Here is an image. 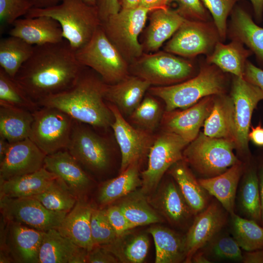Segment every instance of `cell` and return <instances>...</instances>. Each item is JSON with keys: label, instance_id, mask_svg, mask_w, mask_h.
I'll list each match as a JSON object with an SVG mask.
<instances>
[{"label": "cell", "instance_id": "obj_1", "mask_svg": "<svg viewBox=\"0 0 263 263\" xmlns=\"http://www.w3.org/2000/svg\"><path fill=\"white\" fill-rule=\"evenodd\" d=\"M85 68L65 39L35 45L14 79L34 102L63 92L75 82Z\"/></svg>", "mask_w": 263, "mask_h": 263}, {"label": "cell", "instance_id": "obj_2", "mask_svg": "<svg viewBox=\"0 0 263 263\" xmlns=\"http://www.w3.org/2000/svg\"><path fill=\"white\" fill-rule=\"evenodd\" d=\"M85 70V67L70 88L44 98L38 104L56 108L74 120L106 129L114 120L112 112L104 101L107 84Z\"/></svg>", "mask_w": 263, "mask_h": 263}, {"label": "cell", "instance_id": "obj_3", "mask_svg": "<svg viewBox=\"0 0 263 263\" xmlns=\"http://www.w3.org/2000/svg\"><path fill=\"white\" fill-rule=\"evenodd\" d=\"M50 17L60 24L64 39L75 51L87 44L101 25L95 6L83 0H62L46 8H31L24 17Z\"/></svg>", "mask_w": 263, "mask_h": 263}, {"label": "cell", "instance_id": "obj_4", "mask_svg": "<svg viewBox=\"0 0 263 263\" xmlns=\"http://www.w3.org/2000/svg\"><path fill=\"white\" fill-rule=\"evenodd\" d=\"M222 71L208 64L192 78L177 84L150 87L149 91L164 101L165 111L184 109L206 96L225 94V78Z\"/></svg>", "mask_w": 263, "mask_h": 263}, {"label": "cell", "instance_id": "obj_5", "mask_svg": "<svg viewBox=\"0 0 263 263\" xmlns=\"http://www.w3.org/2000/svg\"><path fill=\"white\" fill-rule=\"evenodd\" d=\"M234 141L210 137L199 132L183 150V160L202 178H210L224 172L241 161L234 154Z\"/></svg>", "mask_w": 263, "mask_h": 263}, {"label": "cell", "instance_id": "obj_6", "mask_svg": "<svg viewBox=\"0 0 263 263\" xmlns=\"http://www.w3.org/2000/svg\"><path fill=\"white\" fill-rule=\"evenodd\" d=\"M75 52L80 63L94 71L106 84L116 83L128 75L127 60L108 38L101 25L89 42Z\"/></svg>", "mask_w": 263, "mask_h": 263}, {"label": "cell", "instance_id": "obj_7", "mask_svg": "<svg viewBox=\"0 0 263 263\" xmlns=\"http://www.w3.org/2000/svg\"><path fill=\"white\" fill-rule=\"evenodd\" d=\"M150 12L139 5L121 8L101 22L106 36L127 60L137 59L143 55V47L138 37Z\"/></svg>", "mask_w": 263, "mask_h": 263}, {"label": "cell", "instance_id": "obj_8", "mask_svg": "<svg viewBox=\"0 0 263 263\" xmlns=\"http://www.w3.org/2000/svg\"><path fill=\"white\" fill-rule=\"evenodd\" d=\"M29 138L47 155L66 150L74 119L56 108L40 107L33 112Z\"/></svg>", "mask_w": 263, "mask_h": 263}, {"label": "cell", "instance_id": "obj_9", "mask_svg": "<svg viewBox=\"0 0 263 263\" xmlns=\"http://www.w3.org/2000/svg\"><path fill=\"white\" fill-rule=\"evenodd\" d=\"M188 144L180 136L164 131L154 137L148 154L147 168L141 173V190L145 194L154 190L165 173L183 159V150Z\"/></svg>", "mask_w": 263, "mask_h": 263}, {"label": "cell", "instance_id": "obj_10", "mask_svg": "<svg viewBox=\"0 0 263 263\" xmlns=\"http://www.w3.org/2000/svg\"><path fill=\"white\" fill-rule=\"evenodd\" d=\"M135 75L156 86L173 85L192 75L191 63L167 52L142 55L133 63Z\"/></svg>", "mask_w": 263, "mask_h": 263}, {"label": "cell", "instance_id": "obj_11", "mask_svg": "<svg viewBox=\"0 0 263 263\" xmlns=\"http://www.w3.org/2000/svg\"><path fill=\"white\" fill-rule=\"evenodd\" d=\"M230 96L234 104L236 149L245 163L252 158L248 145L251 117L259 102L263 100V94L244 77L234 76Z\"/></svg>", "mask_w": 263, "mask_h": 263}, {"label": "cell", "instance_id": "obj_12", "mask_svg": "<svg viewBox=\"0 0 263 263\" xmlns=\"http://www.w3.org/2000/svg\"><path fill=\"white\" fill-rule=\"evenodd\" d=\"M0 210L9 223H17L42 231L57 229L68 212L46 208L32 197H0Z\"/></svg>", "mask_w": 263, "mask_h": 263}, {"label": "cell", "instance_id": "obj_13", "mask_svg": "<svg viewBox=\"0 0 263 263\" xmlns=\"http://www.w3.org/2000/svg\"><path fill=\"white\" fill-rule=\"evenodd\" d=\"M220 38L215 25L207 21L186 19L167 43L166 52L191 57L208 53Z\"/></svg>", "mask_w": 263, "mask_h": 263}, {"label": "cell", "instance_id": "obj_14", "mask_svg": "<svg viewBox=\"0 0 263 263\" xmlns=\"http://www.w3.org/2000/svg\"><path fill=\"white\" fill-rule=\"evenodd\" d=\"M66 150L92 171H104L110 165L111 150L106 140L75 120Z\"/></svg>", "mask_w": 263, "mask_h": 263}, {"label": "cell", "instance_id": "obj_15", "mask_svg": "<svg viewBox=\"0 0 263 263\" xmlns=\"http://www.w3.org/2000/svg\"><path fill=\"white\" fill-rule=\"evenodd\" d=\"M114 120L112 128L121 153L119 172L121 173L132 164L139 162L149 150L154 138L151 132L139 128H134L124 118L113 104L108 105Z\"/></svg>", "mask_w": 263, "mask_h": 263}, {"label": "cell", "instance_id": "obj_16", "mask_svg": "<svg viewBox=\"0 0 263 263\" xmlns=\"http://www.w3.org/2000/svg\"><path fill=\"white\" fill-rule=\"evenodd\" d=\"M229 217V213L216 199L211 201L204 210L195 216L185 235V263H191L193 255L224 230Z\"/></svg>", "mask_w": 263, "mask_h": 263}, {"label": "cell", "instance_id": "obj_17", "mask_svg": "<svg viewBox=\"0 0 263 263\" xmlns=\"http://www.w3.org/2000/svg\"><path fill=\"white\" fill-rule=\"evenodd\" d=\"M214 95L206 96L182 111H165L160 123L163 131L175 133L188 143L192 141L212 110Z\"/></svg>", "mask_w": 263, "mask_h": 263}, {"label": "cell", "instance_id": "obj_18", "mask_svg": "<svg viewBox=\"0 0 263 263\" xmlns=\"http://www.w3.org/2000/svg\"><path fill=\"white\" fill-rule=\"evenodd\" d=\"M46 156L29 138L11 143L0 162V181L38 170L43 167Z\"/></svg>", "mask_w": 263, "mask_h": 263}, {"label": "cell", "instance_id": "obj_19", "mask_svg": "<svg viewBox=\"0 0 263 263\" xmlns=\"http://www.w3.org/2000/svg\"><path fill=\"white\" fill-rule=\"evenodd\" d=\"M153 199L154 206L169 224L188 229L196 215L171 177L160 186Z\"/></svg>", "mask_w": 263, "mask_h": 263}, {"label": "cell", "instance_id": "obj_20", "mask_svg": "<svg viewBox=\"0 0 263 263\" xmlns=\"http://www.w3.org/2000/svg\"><path fill=\"white\" fill-rule=\"evenodd\" d=\"M43 167L61 179L77 199L83 198L92 186L90 177L66 150L47 155Z\"/></svg>", "mask_w": 263, "mask_h": 263}, {"label": "cell", "instance_id": "obj_21", "mask_svg": "<svg viewBox=\"0 0 263 263\" xmlns=\"http://www.w3.org/2000/svg\"><path fill=\"white\" fill-rule=\"evenodd\" d=\"M12 25L10 36L18 37L33 46L58 43L64 39L60 24L50 17L19 18Z\"/></svg>", "mask_w": 263, "mask_h": 263}, {"label": "cell", "instance_id": "obj_22", "mask_svg": "<svg viewBox=\"0 0 263 263\" xmlns=\"http://www.w3.org/2000/svg\"><path fill=\"white\" fill-rule=\"evenodd\" d=\"M7 247L17 263H39V250L46 231L17 223H9Z\"/></svg>", "mask_w": 263, "mask_h": 263}, {"label": "cell", "instance_id": "obj_23", "mask_svg": "<svg viewBox=\"0 0 263 263\" xmlns=\"http://www.w3.org/2000/svg\"><path fill=\"white\" fill-rule=\"evenodd\" d=\"M88 251L56 229L46 231L39 250V263H87Z\"/></svg>", "mask_w": 263, "mask_h": 263}, {"label": "cell", "instance_id": "obj_24", "mask_svg": "<svg viewBox=\"0 0 263 263\" xmlns=\"http://www.w3.org/2000/svg\"><path fill=\"white\" fill-rule=\"evenodd\" d=\"M245 168L242 161L217 176L198 179L200 184L222 205L229 215L235 212L239 182Z\"/></svg>", "mask_w": 263, "mask_h": 263}, {"label": "cell", "instance_id": "obj_25", "mask_svg": "<svg viewBox=\"0 0 263 263\" xmlns=\"http://www.w3.org/2000/svg\"><path fill=\"white\" fill-rule=\"evenodd\" d=\"M93 208L83 198L78 199L57 229L63 236L88 251L94 247L91 229Z\"/></svg>", "mask_w": 263, "mask_h": 263}, {"label": "cell", "instance_id": "obj_26", "mask_svg": "<svg viewBox=\"0 0 263 263\" xmlns=\"http://www.w3.org/2000/svg\"><path fill=\"white\" fill-rule=\"evenodd\" d=\"M150 86L148 81L136 75H128L116 83L107 84L105 99L114 105L123 115L130 116Z\"/></svg>", "mask_w": 263, "mask_h": 263}, {"label": "cell", "instance_id": "obj_27", "mask_svg": "<svg viewBox=\"0 0 263 263\" xmlns=\"http://www.w3.org/2000/svg\"><path fill=\"white\" fill-rule=\"evenodd\" d=\"M237 205L244 218L261 223L262 209L256 163L252 158L245 168L237 190Z\"/></svg>", "mask_w": 263, "mask_h": 263}, {"label": "cell", "instance_id": "obj_28", "mask_svg": "<svg viewBox=\"0 0 263 263\" xmlns=\"http://www.w3.org/2000/svg\"><path fill=\"white\" fill-rule=\"evenodd\" d=\"M203 126L206 135L235 142L234 104L231 96L225 94L214 95L212 110Z\"/></svg>", "mask_w": 263, "mask_h": 263}, {"label": "cell", "instance_id": "obj_29", "mask_svg": "<svg viewBox=\"0 0 263 263\" xmlns=\"http://www.w3.org/2000/svg\"><path fill=\"white\" fill-rule=\"evenodd\" d=\"M58 177L44 167L33 173L0 181V197L23 198L47 189Z\"/></svg>", "mask_w": 263, "mask_h": 263}, {"label": "cell", "instance_id": "obj_30", "mask_svg": "<svg viewBox=\"0 0 263 263\" xmlns=\"http://www.w3.org/2000/svg\"><path fill=\"white\" fill-rule=\"evenodd\" d=\"M150 13L145 47L149 51H155L174 34L186 19L169 8L155 10Z\"/></svg>", "mask_w": 263, "mask_h": 263}, {"label": "cell", "instance_id": "obj_31", "mask_svg": "<svg viewBox=\"0 0 263 263\" xmlns=\"http://www.w3.org/2000/svg\"><path fill=\"white\" fill-rule=\"evenodd\" d=\"M168 170L195 215L204 210L210 202V195L200 184L187 163L181 160Z\"/></svg>", "mask_w": 263, "mask_h": 263}, {"label": "cell", "instance_id": "obj_32", "mask_svg": "<svg viewBox=\"0 0 263 263\" xmlns=\"http://www.w3.org/2000/svg\"><path fill=\"white\" fill-rule=\"evenodd\" d=\"M148 231L155 244V263H179L185 261V236L161 225L150 227Z\"/></svg>", "mask_w": 263, "mask_h": 263}, {"label": "cell", "instance_id": "obj_33", "mask_svg": "<svg viewBox=\"0 0 263 263\" xmlns=\"http://www.w3.org/2000/svg\"><path fill=\"white\" fill-rule=\"evenodd\" d=\"M33 112L0 101V136L10 143L29 138Z\"/></svg>", "mask_w": 263, "mask_h": 263}, {"label": "cell", "instance_id": "obj_34", "mask_svg": "<svg viewBox=\"0 0 263 263\" xmlns=\"http://www.w3.org/2000/svg\"><path fill=\"white\" fill-rule=\"evenodd\" d=\"M252 54L251 51L245 49L244 44L237 39H233L228 44L219 41L213 52L207 56V61L223 72L244 77L247 58Z\"/></svg>", "mask_w": 263, "mask_h": 263}, {"label": "cell", "instance_id": "obj_35", "mask_svg": "<svg viewBox=\"0 0 263 263\" xmlns=\"http://www.w3.org/2000/svg\"><path fill=\"white\" fill-rule=\"evenodd\" d=\"M231 32L232 38L249 47L263 66V27L256 24L244 10L236 8L232 15Z\"/></svg>", "mask_w": 263, "mask_h": 263}, {"label": "cell", "instance_id": "obj_36", "mask_svg": "<svg viewBox=\"0 0 263 263\" xmlns=\"http://www.w3.org/2000/svg\"><path fill=\"white\" fill-rule=\"evenodd\" d=\"M142 185L139 173V162L131 165L117 177L106 181L97 194L99 204L106 205L124 197Z\"/></svg>", "mask_w": 263, "mask_h": 263}, {"label": "cell", "instance_id": "obj_37", "mask_svg": "<svg viewBox=\"0 0 263 263\" xmlns=\"http://www.w3.org/2000/svg\"><path fill=\"white\" fill-rule=\"evenodd\" d=\"M118 237L109 244L102 245L114 255L119 261L126 263H141L147 255L149 239L145 233Z\"/></svg>", "mask_w": 263, "mask_h": 263}, {"label": "cell", "instance_id": "obj_38", "mask_svg": "<svg viewBox=\"0 0 263 263\" xmlns=\"http://www.w3.org/2000/svg\"><path fill=\"white\" fill-rule=\"evenodd\" d=\"M135 191L123 197L117 205L133 227L163 222L161 215L150 207L146 194L141 189Z\"/></svg>", "mask_w": 263, "mask_h": 263}, {"label": "cell", "instance_id": "obj_39", "mask_svg": "<svg viewBox=\"0 0 263 263\" xmlns=\"http://www.w3.org/2000/svg\"><path fill=\"white\" fill-rule=\"evenodd\" d=\"M34 46L22 39L10 36L0 41V66L10 77L16 74L34 50Z\"/></svg>", "mask_w": 263, "mask_h": 263}, {"label": "cell", "instance_id": "obj_40", "mask_svg": "<svg viewBox=\"0 0 263 263\" xmlns=\"http://www.w3.org/2000/svg\"><path fill=\"white\" fill-rule=\"evenodd\" d=\"M229 216L232 236L241 249L250 251L263 247V226L235 212Z\"/></svg>", "mask_w": 263, "mask_h": 263}, {"label": "cell", "instance_id": "obj_41", "mask_svg": "<svg viewBox=\"0 0 263 263\" xmlns=\"http://www.w3.org/2000/svg\"><path fill=\"white\" fill-rule=\"evenodd\" d=\"M32 197L49 210L67 212L74 207L78 199L59 177L45 191Z\"/></svg>", "mask_w": 263, "mask_h": 263}, {"label": "cell", "instance_id": "obj_42", "mask_svg": "<svg viewBox=\"0 0 263 263\" xmlns=\"http://www.w3.org/2000/svg\"><path fill=\"white\" fill-rule=\"evenodd\" d=\"M201 249L211 262L228 260L242 262L241 248L233 236L224 232L223 230L212 238Z\"/></svg>", "mask_w": 263, "mask_h": 263}, {"label": "cell", "instance_id": "obj_43", "mask_svg": "<svg viewBox=\"0 0 263 263\" xmlns=\"http://www.w3.org/2000/svg\"><path fill=\"white\" fill-rule=\"evenodd\" d=\"M164 113L156 99L146 96L130 116L138 128L151 132L160 124Z\"/></svg>", "mask_w": 263, "mask_h": 263}, {"label": "cell", "instance_id": "obj_44", "mask_svg": "<svg viewBox=\"0 0 263 263\" xmlns=\"http://www.w3.org/2000/svg\"><path fill=\"white\" fill-rule=\"evenodd\" d=\"M0 101L34 112L40 107L15 81L0 68Z\"/></svg>", "mask_w": 263, "mask_h": 263}, {"label": "cell", "instance_id": "obj_45", "mask_svg": "<svg viewBox=\"0 0 263 263\" xmlns=\"http://www.w3.org/2000/svg\"><path fill=\"white\" fill-rule=\"evenodd\" d=\"M91 229L94 246L109 244L118 238L107 218L105 209L93 207Z\"/></svg>", "mask_w": 263, "mask_h": 263}, {"label": "cell", "instance_id": "obj_46", "mask_svg": "<svg viewBox=\"0 0 263 263\" xmlns=\"http://www.w3.org/2000/svg\"><path fill=\"white\" fill-rule=\"evenodd\" d=\"M210 12L220 38L224 39L226 34V20L238 0H200Z\"/></svg>", "mask_w": 263, "mask_h": 263}, {"label": "cell", "instance_id": "obj_47", "mask_svg": "<svg viewBox=\"0 0 263 263\" xmlns=\"http://www.w3.org/2000/svg\"><path fill=\"white\" fill-rule=\"evenodd\" d=\"M33 7L29 0H0V29L24 17Z\"/></svg>", "mask_w": 263, "mask_h": 263}, {"label": "cell", "instance_id": "obj_48", "mask_svg": "<svg viewBox=\"0 0 263 263\" xmlns=\"http://www.w3.org/2000/svg\"><path fill=\"white\" fill-rule=\"evenodd\" d=\"M177 5L175 10L184 18L197 21H207V12L200 0H169Z\"/></svg>", "mask_w": 263, "mask_h": 263}, {"label": "cell", "instance_id": "obj_49", "mask_svg": "<svg viewBox=\"0 0 263 263\" xmlns=\"http://www.w3.org/2000/svg\"><path fill=\"white\" fill-rule=\"evenodd\" d=\"M105 210L107 218L118 237L134 228L117 205L111 206Z\"/></svg>", "mask_w": 263, "mask_h": 263}, {"label": "cell", "instance_id": "obj_50", "mask_svg": "<svg viewBox=\"0 0 263 263\" xmlns=\"http://www.w3.org/2000/svg\"><path fill=\"white\" fill-rule=\"evenodd\" d=\"M119 261L116 257L102 246H94L87 255V263H115Z\"/></svg>", "mask_w": 263, "mask_h": 263}, {"label": "cell", "instance_id": "obj_51", "mask_svg": "<svg viewBox=\"0 0 263 263\" xmlns=\"http://www.w3.org/2000/svg\"><path fill=\"white\" fill-rule=\"evenodd\" d=\"M95 7L101 22L121 9L119 0H96Z\"/></svg>", "mask_w": 263, "mask_h": 263}, {"label": "cell", "instance_id": "obj_52", "mask_svg": "<svg viewBox=\"0 0 263 263\" xmlns=\"http://www.w3.org/2000/svg\"><path fill=\"white\" fill-rule=\"evenodd\" d=\"M244 77L249 82L259 87L263 94V70L249 61L245 64Z\"/></svg>", "mask_w": 263, "mask_h": 263}, {"label": "cell", "instance_id": "obj_53", "mask_svg": "<svg viewBox=\"0 0 263 263\" xmlns=\"http://www.w3.org/2000/svg\"><path fill=\"white\" fill-rule=\"evenodd\" d=\"M261 198L262 217L261 225L263 226V152L255 160Z\"/></svg>", "mask_w": 263, "mask_h": 263}, {"label": "cell", "instance_id": "obj_54", "mask_svg": "<svg viewBox=\"0 0 263 263\" xmlns=\"http://www.w3.org/2000/svg\"><path fill=\"white\" fill-rule=\"evenodd\" d=\"M248 139L258 147H263V127L261 123L255 127H250Z\"/></svg>", "mask_w": 263, "mask_h": 263}, {"label": "cell", "instance_id": "obj_55", "mask_svg": "<svg viewBox=\"0 0 263 263\" xmlns=\"http://www.w3.org/2000/svg\"><path fill=\"white\" fill-rule=\"evenodd\" d=\"M242 263H263V247L243 253Z\"/></svg>", "mask_w": 263, "mask_h": 263}, {"label": "cell", "instance_id": "obj_56", "mask_svg": "<svg viewBox=\"0 0 263 263\" xmlns=\"http://www.w3.org/2000/svg\"><path fill=\"white\" fill-rule=\"evenodd\" d=\"M169 0H140L139 6L144 7L150 11V12L160 9L168 8Z\"/></svg>", "mask_w": 263, "mask_h": 263}, {"label": "cell", "instance_id": "obj_57", "mask_svg": "<svg viewBox=\"0 0 263 263\" xmlns=\"http://www.w3.org/2000/svg\"><path fill=\"white\" fill-rule=\"evenodd\" d=\"M252 5L256 20L262 22L263 16V0H250Z\"/></svg>", "mask_w": 263, "mask_h": 263}, {"label": "cell", "instance_id": "obj_58", "mask_svg": "<svg viewBox=\"0 0 263 263\" xmlns=\"http://www.w3.org/2000/svg\"><path fill=\"white\" fill-rule=\"evenodd\" d=\"M33 5L34 8H46L55 6L62 0H29Z\"/></svg>", "mask_w": 263, "mask_h": 263}, {"label": "cell", "instance_id": "obj_59", "mask_svg": "<svg viewBox=\"0 0 263 263\" xmlns=\"http://www.w3.org/2000/svg\"><path fill=\"white\" fill-rule=\"evenodd\" d=\"M191 263H211V261L208 259L202 249L198 250L192 256Z\"/></svg>", "mask_w": 263, "mask_h": 263}, {"label": "cell", "instance_id": "obj_60", "mask_svg": "<svg viewBox=\"0 0 263 263\" xmlns=\"http://www.w3.org/2000/svg\"><path fill=\"white\" fill-rule=\"evenodd\" d=\"M10 144L6 139L0 136V162L4 159Z\"/></svg>", "mask_w": 263, "mask_h": 263}, {"label": "cell", "instance_id": "obj_61", "mask_svg": "<svg viewBox=\"0 0 263 263\" xmlns=\"http://www.w3.org/2000/svg\"><path fill=\"white\" fill-rule=\"evenodd\" d=\"M121 8L127 9L139 6L140 0H119Z\"/></svg>", "mask_w": 263, "mask_h": 263}, {"label": "cell", "instance_id": "obj_62", "mask_svg": "<svg viewBox=\"0 0 263 263\" xmlns=\"http://www.w3.org/2000/svg\"><path fill=\"white\" fill-rule=\"evenodd\" d=\"M88 4L95 6L96 0H83Z\"/></svg>", "mask_w": 263, "mask_h": 263}]
</instances>
